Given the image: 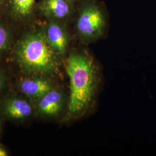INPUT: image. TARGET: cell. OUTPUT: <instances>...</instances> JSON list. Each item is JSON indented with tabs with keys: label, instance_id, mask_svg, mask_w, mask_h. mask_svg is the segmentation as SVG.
I'll list each match as a JSON object with an SVG mask.
<instances>
[{
	"label": "cell",
	"instance_id": "6da1fadb",
	"mask_svg": "<svg viewBox=\"0 0 156 156\" xmlns=\"http://www.w3.org/2000/svg\"><path fill=\"white\" fill-rule=\"evenodd\" d=\"M66 71L70 82L68 113L78 115L93 100L96 90V72L89 57L79 53H73L68 57Z\"/></svg>",
	"mask_w": 156,
	"mask_h": 156
},
{
	"label": "cell",
	"instance_id": "7a4b0ae2",
	"mask_svg": "<svg viewBox=\"0 0 156 156\" xmlns=\"http://www.w3.org/2000/svg\"><path fill=\"white\" fill-rule=\"evenodd\" d=\"M57 55L43 34L27 35L17 48L19 66L24 73L32 75L56 73L58 67Z\"/></svg>",
	"mask_w": 156,
	"mask_h": 156
},
{
	"label": "cell",
	"instance_id": "3957f363",
	"mask_svg": "<svg viewBox=\"0 0 156 156\" xmlns=\"http://www.w3.org/2000/svg\"><path fill=\"white\" fill-rule=\"evenodd\" d=\"M108 24L104 6L97 0H82L76 19L79 37L84 42H94L102 37Z\"/></svg>",
	"mask_w": 156,
	"mask_h": 156
},
{
	"label": "cell",
	"instance_id": "277c9868",
	"mask_svg": "<svg viewBox=\"0 0 156 156\" xmlns=\"http://www.w3.org/2000/svg\"><path fill=\"white\" fill-rule=\"evenodd\" d=\"M45 35L48 43L57 55L65 54L68 45V37L64 28L56 20L51 19L49 22Z\"/></svg>",
	"mask_w": 156,
	"mask_h": 156
},
{
	"label": "cell",
	"instance_id": "5b68a950",
	"mask_svg": "<svg viewBox=\"0 0 156 156\" xmlns=\"http://www.w3.org/2000/svg\"><path fill=\"white\" fill-rule=\"evenodd\" d=\"M62 105L63 97L62 93L51 89L39 98L37 108L41 114L53 116L60 112Z\"/></svg>",
	"mask_w": 156,
	"mask_h": 156
},
{
	"label": "cell",
	"instance_id": "8992f818",
	"mask_svg": "<svg viewBox=\"0 0 156 156\" xmlns=\"http://www.w3.org/2000/svg\"><path fill=\"white\" fill-rule=\"evenodd\" d=\"M72 3L68 0H43L42 9L46 15L55 20H63L73 12Z\"/></svg>",
	"mask_w": 156,
	"mask_h": 156
},
{
	"label": "cell",
	"instance_id": "52a82bcc",
	"mask_svg": "<svg viewBox=\"0 0 156 156\" xmlns=\"http://www.w3.org/2000/svg\"><path fill=\"white\" fill-rule=\"evenodd\" d=\"M20 89L28 97L40 98L51 90V85L44 78H30L23 80Z\"/></svg>",
	"mask_w": 156,
	"mask_h": 156
},
{
	"label": "cell",
	"instance_id": "ba28073f",
	"mask_svg": "<svg viewBox=\"0 0 156 156\" xmlns=\"http://www.w3.org/2000/svg\"><path fill=\"white\" fill-rule=\"evenodd\" d=\"M5 112L9 117L14 119H22L32 113V107L26 101L12 98L6 101Z\"/></svg>",
	"mask_w": 156,
	"mask_h": 156
},
{
	"label": "cell",
	"instance_id": "9c48e42d",
	"mask_svg": "<svg viewBox=\"0 0 156 156\" xmlns=\"http://www.w3.org/2000/svg\"><path fill=\"white\" fill-rule=\"evenodd\" d=\"M14 8L22 16H26L30 12L35 0H12Z\"/></svg>",
	"mask_w": 156,
	"mask_h": 156
},
{
	"label": "cell",
	"instance_id": "30bf717a",
	"mask_svg": "<svg viewBox=\"0 0 156 156\" xmlns=\"http://www.w3.org/2000/svg\"><path fill=\"white\" fill-rule=\"evenodd\" d=\"M9 34L4 27L0 26V53L4 50L9 42Z\"/></svg>",
	"mask_w": 156,
	"mask_h": 156
},
{
	"label": "cell",
	"instance_id": "8fae6325",
	"mask_svg": "<svg viewBox=\"0 0 156 156\" xmlns=\"http://www.w3.org/2000/svg\"><path fill=\"white\" fill-rule=\"evenodd\" d=\"M7 156V152L5 150L0 147V156Z\"/></svg>",
	"mask_w": 156,
	"mask_h": 156
},
{
	"label": "cell",
	"instance_id": "7c38bea8",
	"mask_svg": "<svg viewBox=\"0 0 156 156\" xmlns=\"http://www.w3.org/2000/svg\"><path fill=\"white\" fill-rule=\"evenodd\" d=\"M3 84H4V83H3L2 78V77L0 76V91L1 90L2 88V87H3Z\"/></svg>",
	"mask_w": 156,
	"mask_h": 156
},
{
	"label": "cell",
	"instance_id": "4fadbf2b",
	"mask_svg": "<svg viewBox=\"0 0 156 156\" xmlns=\"http://www.w3.org/2000/svg\"><path fill=\"white\" fill-rule=\"evenodd\" d=\"M68 1H69L70 2H75V1H78V0H68Z\"/></svg>",
	"mask_w": 156,
	"mask_h": 156
},
{
	"label": "cell",
	"instance_id": "5bb4252c",
	"mask_svg": "<svg viewBox=\"0 0 156 156\" xmlns=\"http://www.w3.org/2000/svg\"><path fill=\"white\" fill-rule=\"evenodd\" d=\"M1 1H2V0H0V2H1Z\"/></svg>",
	"mask_w": 156,
	"mask_h": 156
}]
</instances>
